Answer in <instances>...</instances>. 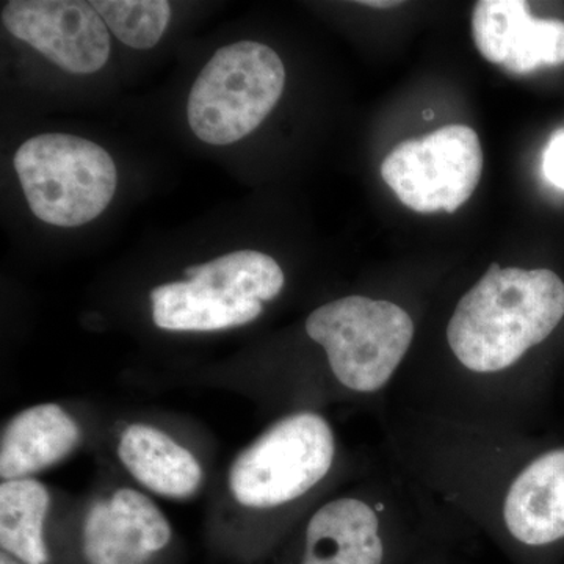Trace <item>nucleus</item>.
Listing matches in <instances>:
<instances>
[{
	"mask_svg": "<svg viewBox=\"0 0 564 564\" xmlns=\"http://www.w3.org/2000/svg\"><path fill=\"white\" fill-rule=\"evenodd\" d=\"M384 507L339 497L310 519L302 564H384Z\"/></svg>",
	"mask_w": 564,
	"mask_h": 564,
	"instance_id": "nucleus-11",
	"label": "nucleus"
},
{
	"mask_svg": "<svg viewBox=\"0 0 564 564\" xmlns=\"http://www.w3.org/2000/svg\"><path fill=\"white\" fill-rule=\"evenodd\" d=\"M564 317V282L547 269L492 263L456 304L447 344L464 370L491 377L543 344Z\"/></svg>",
	"mask_w": 564,
	"mask_h": 564,
	"instance_id": "nucleus-1",
	"label": "nucleus"
},
{
	"mask_svg": "<svg viewBox=\"0 0 564 564\" xmlns=\"http://www.w3.org/2000/svg\"><path fill=\"white\" fill-rule=\"evenodd\" d=\"M50 494L32 478L3 481L0 486V544L25 564H46L43 530Z\"/></svg>",
	"mask_w": 564,
	"mask_h": 564,
	"instance_id": "nucleus-15",
	"label": "nucleus"
},
{
	"mask_svg": "<svg viewBox=\"0 0 564 564\" xmlns=\"http://www.w3.org/2000/svg\"><path fill=\"white\" fill-rule=\"evenodd\" d=\"M118 456L139 484L169 499H187L198 491L203 470L195 456L169 434L150 425L126 429Z\"/></svg>",
	"mask_w": 564,
	"mask_h": 564,
	"instance_id": "nucleus-13",
	"label": "nucleus"
},
{
	"mask_svg": "<svg viewBox=\"0 0 564 564\" xmlns=\"http://www.w3.org/2000/svg\"><path fill=\"white\" fill-rule=\"evenodd\" d=\"M188 280L239 300L272 302L284 289L280 263L259 251H236L185 270Z\"/></svg>",
	"mask_w": 564,
	"mask_h": 564,
	"instance_id": "nucleus-16",
	"label": "nucleus"
},
{
	"mask_svg": "<svg viewBox=\"0 0 564 564\" xmlns=\"http://www.w3.org/2000/svg\"><path fill=\"white\" fill-rule=\"evenodd\" d=\"M22 192L36 218L77 228L98 218L113 199L118 172L109 152L69 133H41L14 155Z\"/></svg>",
	"mask_w": 564,
	"mask_h": 564,
	"instance_id": "nucleus-3",
	"label": "nucleus"
},
{
	"mask_svg": "<svg viewBox=\"0 0 564 564\" xmlns=\"http://www.w3.org/2000/svg\"><path fill=\"white\" fill-rule=\"evenodd\" d=\"M0 564H20V563L14 562V560L11 558V556H9L7 554H2V555H0Z\"/></svg>",
	"mask_w": 564,
	"mask_h": 564,
	"instance_id": "nucleus-20",
	"label": "nucleus"
},
{
	"mask_svg": "<svg viewBox=\"0 0 564 564\" xmlns=\"http://www.w3.org/2000/svg\"><path fill=\"white\" fill-rule=\"evenodd\" d=\"M284 85V63L272 47L254 41L228 44L215 52L193 84L188 124L204 143H236L272 113Z\"/></svg>",
	"mask_w": 564,
	"mask_h": 564,
	"instance_id": "nucleus-4",
	"label": "nucleus"
},
{
	"mask_svg": "<svg viewBox=\"0 0 564 564\" xmlns=\"http://www.w3.org/2000/svg\"><path fill=\"white\" fill-rule=\"evenodd\" d=\"M362 6H369L375 7V9H388V7H395L400 6V2H395V0H392V2H388V0H381V2H372V0H369V2H361Z\"/></svg>",
	"mask_w": 564,
	"mask_h": 564,
	"instance_id": "nucleus-19",
	"label": "nucleus"
},
{
	"mask_svg": "<svg viewBox=\"0 0 564 564\" xmlns=\"http://www.w3.org/2000/svg\"><path fill=\"white\" fill-rule=\"evenodd\" d=\"M475 46L513 74L564 63V22L530 17L522 0H480L473 13Z\"/></svg>",
	"mask_w": 564,
	"mask_h": 564,
	"instance_id": "nucleus-9",
	"label": "nucleus"
},
{
	"mask_svg": "<svg viewBox=\"0 0 564 564\" xmlns=\"http://www.w3.org/2000/svg\"><path fill=\"white\" fill-rule=\"evenodd\" d=\"M543 170L549 182L564 191V131L556 132L549 141L544 151Z\"/></svg>",
	"mask_w": 564,
	"mask_h": 564,
	"instance_id": "nucleus-18",
	"label": "nucleus"
},
{
	"mask_svg": "<svg viewBox=\"0 0 564 564\" xmlns=\"http://www.w3.org/2000/svg\"><path fill=\"white\" fill-rule=\"evenodd\" d=\"M306 333L326 352L345 389L362 395L384 391L414 339V322L399 304L350 295L317 307Z\"/></svg>",
	"mask_w": 564,
	"mask_h": 564,
	"instance_id": "nucleus-2",
	"label": "nucleus"
},
{
	"mask_svg": "<svg viewBox=\"0 0 564 564\" xmlns=\"http://www.w3.org/2000/svg\"><path fill=\"white\" fill-rule=\"evenodd\" d=\"M91 6L109 31L133 50L154 47L172 20L166 0H95Z\"/></svg>",
	"mask_w": 564,
	"mask_h": 564,
	"instance_id": "nucleus-17",
	"label": "nucleus"
},
{
	"mask_svg": "<svg viewBox=\"0 0 564 564\" xmlns=\"http://www.w3.org/2000/svg\"><path fill=\"white\" fill-rule=\"evenodd\" d=\"M170 541L165 516L135 489H118L85 518L84 555L90 564H144Z\"/></svg>",
	"mask_w": 564,
	"mask_h": 564,
	"instance_id": "nucleus-10",
	"label": "nucleus"
},
{
	"mask_svg": "<svg viewBox=\"0 0 564 564\" xmlns=\"http://www.w3.org/2000/svg\"><path fill=\"white\" fill-rule=\"evenodd\" d=\"M80 441L77 423L58 404H39L11 419L0 441V475L22 480L61 463Z\"/></svg>",
	"mask_w": 564,
	"mask_h": 564,
	"instance_id": "nucleus-12",
	"label": "nucleus"
},
{
	"mask_svg": "<svg viewBox=\"0 0 564 564\" xmlns=\"http://www.w3.org/2000/svg\"><path fill=\"white\" fill-rule=\"evenodd\" d=\"M334 459L336 437L325 417L311 411L285 415L237 456L229 489L243 507H284L321 485Z\"/></svg>",
	"mask_w": 564,
	"mask_h": 564,
	"instance_id": "nucleus-5",
	"label": "nucleus"
},
{
	"mask_svg": "<svg viewBox=\"0 0 564 564\" xmlns=\"http://www.w3.org/2000/svg\"><path fill=\"white\" fill-rule=\"evenodd\" d=\"M2 22L66 73H98L109 61V28L91 2L10 0L3 3Z\"/></svg>",
	"mask_w": 564,
	"mask_h": 564,
	"instance_id": "nucleus-7",
	"label": "nucleus"
},
{
	"mask_svg": "<svg viewBox=\"0 0 564 564\" xmlns=\"http://www.w3.org/2000/svg\"><path fill=\"white\" fill-rule=\"evenodd\" d=\"M484 173V150L469 126L451 124L393 148L381 176L419 214H454L469 202Z\"/></svg>",
	"mask_w": 564,
	"mask_h": 564,
	"instance_id": "nucleus-6",
	"label": "nucleus"
},
{
	"mask_svg": "<svg viewBox=\"0 0 564 564\" xmlns=\"http://www.w3.org/2000/svg\"><path fill=\"white\" fill-rule=\"evenodd\" d=\"M496 513L505 532L525 547L564 540V447L533 456L508 475Z\"/></svg>",
	"mask_w": 564,
	"mask_h": 564,
	"instance_id": "nucleus-8",
	"label": "nucleus"
},
{
	"mask_svg": "<svg viewBox=\"0 0 564 564\" xmlns=\"http://www.w3.org/2000/svg\"><path fill=\"white\" fill-rule=\"evenodd\" d=\"M151 300L155 326L166 332L237 328L254 322L263 311L261 302L234 299L192 280L159 285Z\"/></svg>",
	"mask_w": 564,
	"mask_h": 564,
	"instance_id": "nucleus-14",
	"label": "nucleus"
}]
</instances>
